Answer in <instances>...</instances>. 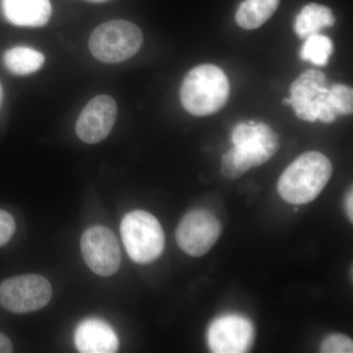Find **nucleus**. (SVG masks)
Here are the masks:
<instances>
[{
  "instance_id": "obj_1",
  "label": "nucleus",
  "mask_w": 353,
  "mask_h": 353,
  "mask_svg": "<svg viewBox=\"0 0 353 353\" xmlns=\"http://www.w3.org/2000/svg\"><path fill=\"white\" fill-rule=\"evenodd\" d=\"M233 148L221 161V172L228 180H236L252 167L266 163L280 148L278 134L268 125H236L232 132Z\"/></svg>"
},
{
  "instance_id": "obj_2",
  "label": "nucleus",
  "mask_w": 353,
  "mask_h": 353,
  "mask_svg": "<svg viewBox=\"0 0 353 353\" xmlns=\"http://www.w3.org/2000/svg\"><path fill=\"white\" fill-rule=\"evenodd\" d=\"M333 174V165L326 155L307 152L296 157L279 178V194L294 205L310 203L326 188Z\"/></svg>"
},
{
  "instance_id": "obj_3",
  "label": "nucleus",
  "mask_w": 353,
  "mask_h": 353,
  "mask_svg": "<svg viewBox=\"0 0 353 353\" xmlns=\"http://www.w3.org/2000/svg\"><path fill=\"white\" fill-rule=\"evenodd\" d=\"M229 79L222 69L202 64L190 70L181 85L183 108L196 117L212 115L226 105L230 97Z\"/></svg>"
},
{
  "instance_id": "obj_4",
  "label": "nucleus",
  "mask_w": 353,
  "mask_h": 353,
  "mask_svg": "<svg viewBox=\"0 0 353 353\" xmlns=\"http://www.w3.org/2000/svg\"><path fill=\"white\" fill-rule=\"evenodd\" d=\"M121 236L132 261L148 264L162 254L165 234L159 221L150 213L134 210L128 213L121 223Z\"/></svg>"
},
{
  "instance_id": "obj_5",
  "label": "nucleus",
  "mask_w": 353,
  "mask_h": 353,
  "mask_svg": "<svg viewBox=\"0 0 353 353\" xmlns=\"http://www.w3.org/2000/svg\"><path fill=\"white\" fill-rule=\"evenodd\" d=\"M143 43V32L138 26L126 20H113L92 32L88 46L99 61L116 64L134 57Z\"/></svg>"
},
{
  "instance_id": "obj_6",
  "label": "nucleus",
  "mask_w": 353,
  "mask_h": 353,
  "mask_svg": "<svg viewBox=\"0 0 353 353\" xmlns=\"http://www.w3.org/2000/svg\"><path fill=\"white\" fill-rule=\"evenodd\" d=\"M52 289L43 276H17L0 285V305L13 313L34 312L50 303Z\"/></svg>"
},
{
  "instance_id": "obj_7",
  "label": "nucleus",
  "mask_w": 353,
  "mask_h": 353,
  "mask_svg": "<svg viewBox=\"0 0 353 353\" xmlns=\"http://www.w3.org/2000/svg\"><path fill=\"white\" fill-rule=\"evenodd\" d=\"M222 233V224L211 211L197 208L183 216L176 231V241L183 252L203 256L214 246Z\"/></svg>"
},
{
  "instance_id": "obj_8",
  "label": "nucleus",
  "mask_w": 353,
  "mask_h": 353,
  "mask_svg": "<svg viewBox=\"0 0 353 353\" xmlns=\"http://www.w3.org/2000/svg\"><path fill=\"white\" fill-rule=\"evenodd\" d=\"M254 339V325L239 313L218 316L210 323L206 333L209 350L214 353L250 352Z\"/></svg>"
},
{
  "instance_id": "obj_9",
  "label": "nucleus",
  "mask_w": 353,
  "mask_h": 353,
  "mask_svg": "<svg viewBox=\"0 0 353 353\" xmlns=\"http://www.w3.org/2000/svg\"><path fill=\"white\" fill-rule=\"evenodd\" d=\"M81 250L90 270L101 276H112L120 268L119 243L110 229L94 226L88 229L81 239Z\"/></svg>"
},
{
  "instance_id": "obj_10",
  "label": "nucleus",
  "mask_w": 353,
  "mask_h": 353,
  "mask_svg": "<svg viewBox=\"0 0 353 353\" xmlns=\"http://www.w3.org/2000/svg\"><path fill=\"white\" fill-rule=\"evenodd\" d=\"M116 101L109 95H97L83 108L76 123V132L83 143L94 145L108 138L117 119Z\"/></svg>"
},
{
  "instance_id": "obj_11",
  "label": "nucleus",
  "mask_w": 353,
  "mask_h": 353,
  "mask_svg": "<svg viewBox=\"0 0 353 353\" xmlns=\"http://www.w3.org/2000/svg\"><path fill=\"white\" fill-rule=\"evenodd\" d=\"M328 88L327 77L317 70H308L292 82L290 87V105L299 119L314 123L315 102Z\"/></svg>"
},
{
  "instance_id": "obj_12",
  "label": "nucleus",
  "mask_w": 353,
  "mask_h": 353,
  "mask_svg": "<svg viewBox=\"0 0 353 353\" xmlns=\"http://www.w3.org/2000/svg\"><path fill=\"white\" fill-rule=\"evenodd\" d=\"M74 341L77 350L82 353H112L119 347L114 330L108 323L94 318L79 325Z\"/></svg>"
},
{
  "instance_id": "obj_13",
  "label": "nucleus",
  "mask_w": 353,
  "mask_h": 353,
  "mask_svg": "<svg viewBox=\"0 0 353 353\" xmlns=\"http://www.w3.org/2000/svg\"><path fill=\"white\" fill-rule=\"evenodd\" d=\"M2 12L20 27H41L50 19V0H1Z\"/></svg>"
},
{
  "instance_id": "obj_14",
  "label": "nucleus",
  "mask_w": 353,
  "mask_h": 353,
  "mask_svg": "<svg viewBox=\"0 0 353 353\" xmlns=\"http://www.w3.org/2000/svg\"><path fill=\"white\" fill-rule=\"evenodd\" d=\"M336 22L329 7L318 3H309L301 9L294 22V31L299 39L318 34L325 28L332 27Z\"/></svg>"
},
{
  "instance_id": "obj_15",
  "label": "nucleus",
  "mask_w": 353,
  "mask_h": 353,
  "mask_svg": "<svg viewBox=\"0 0 353 353\" xmlns=\"http://www.w3.org/2000/svg\"><path fill=\"white\" fill-rule=\"evenodd\" d=\"M280 0H245L236 13V21L245 30L259 29L278 9Z\"/></svg>"
},
{
  "instance_id": "obj_16",
  "label": "nucleus",
  "mask_w": 353,
  "mask_h": 353,
  "mask_svg": "<svg viewBox=\"0 0 353 353\" xmlns=\"http://www.w3.org/2000/svg\"><path fill=\"white\" fill-rule=\"evenodd\" d=\"M3 62L11 73L26 76L39 71L43 67L44 57L43 53L34 48L16 46L4 53Z\"/></svg>"
},
{
  "instance_id": "obj_17",
  "label": "nucleus",
  "mask_w": 353,
  "mask_h": 353,
  "mask_svg": "<svg viewBox=\"0 0 353 353\" xmlns=\"http://www.w3.org/2000/svg\"><path fill=\"white\" fill-rule=\"evenodd\" d=\"M334 51L333 43L328 37L315 34L305 39L301 48V57L316 66H326Z\"/></svg>"
},
{
  "instance_id": "obj_18",
  "label": "nucleus",
  "mask_w": 353,
  "mask_h": 353,
  "mask_svg": "<svg viewBox=\"0 0 353 353\" xmlns=\"http://www.w3.org/2000/svg\"><path fill=\"white\" fill-rule=\"evenodd\" d=\"M330 99L336 115H350L353 110V90L343 83L330 88Z\"/></svg>"
},
{
  "instance_id": "obj_19",
  "label": "nucleus",
  "mask_w": 353,
  "mask_h": 353,
  "mask_svg": "<svg viewBox=\"0 0 353 353\" xmlns=\"http://www.w3.org/2000/svg\"><path fill=\"white\" fill-rule=\"evenodd\" d=\"M323 353H352L353 343L352 339L343 334H332L323 340L320 345Z\"/></svg>"
},
{
  "instance_id": "obj_20",
  "label": "nucleus",
  "mask_w": 353,
  "mask_h": 353,
  "mask_svg": "<svg viewBox=\"0 0 353 353\" xmlns=\"http://www.w3.org/2000/svg\"><path fill=\"white\" fill-rule=\"evenodd\" d=\"M15 229L13 216L7 211L0 210V246L6 245L10 241Z\"/></svg>"
},
{
  "instance_id": "obj_21",
  "label": "nucleus",
  "mask_w": 353,
  "mask_h": 353,
  "mask_svg": "<svg viewBox=\"0 0 353 353\" xmlns=\"http://www.w3.org/2000/svg\"><path fill=\"white\" fill-rule=\"evenodd\" d=\"M345 212H347L348 220L353 222V194L352 189L348 190L345 201Z\"/></svg>"
},
{
  "instance_id": "obj_22",
  "label": "nucleus",
  "mask_w": 353,
  "mask_h": 353,
  "mask_svg": "<svg viewBox=\"0 0 353 353\" xmlns=\"http://www.w3.org/2000/svg\"><path fill=\"white\" fill-rule=\"evenodd\" d=\"M12 352V343L7 338L6 334L0 333V353H9Z\"/></svg>"
},
{
  "instance_id": "obj_23",
  "label": "nucleus",
  "mask_w": 353,
  "mask_h": 353,
  "mask_svg": "<svg viewBox=\"0 0 353 353\" xmlns=\"http://www.w3.org/2000/svg\"><path fill=\"white\" fill-rule=\"evenodd\" d=\"M2 102H3V88H2L1 83H0V108H1Z\"/></svg>"
},
{
  "instance_id": "obj_24",
  "label": "nucleus",
  "mask_w": 353,
  "mask_h": 353,
  "mask_svg": "<svg viewBox=\"0 0 353 353\" xmlns=\"http://www.w3.org/2000/svg\"></svg>"
}]
</instances>
